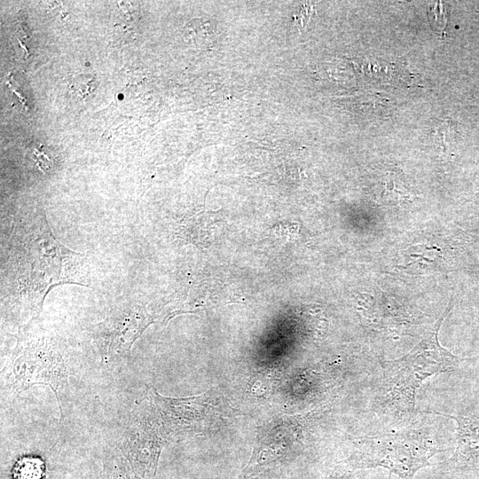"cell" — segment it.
Masks as SVG:
<instances>
[{"label": "cell", "mask_w": 479, "mask_h": 479, "mask_svg": "<svg viewBox=\"0 0 479 479\" xmlns=\"http://www.w3.org/2000/svg\"><path fill=\"white\" fill-rule=\"evenodd\" d=\"M452 300L443 315L407 354L382 363L388 399L399 410L412 412L416 391L425 380L438 373L453 372L465 360L444 348L438 341L440 326L452 307Z\"/></svg>", "instance_id": "1"}, {"label": "cell", "mask_w": 479, "mask_h": 479, "mask_svg": "<svg viewBox=\"0 0 479 479\" xmlns=\"http://www.w3.org/2000/svg\"><path fill=\"white\" fill-rule=\"evenodd\" d=\"M440 449L427 428L404 429L398 432L356 438V449L348 459L351 469L383 467L400 479H413L428 466Z\"/></svg>", "instance_id": "2"}, {"label": "cell", "mask_w": 479, "mask_h": 479, "mask_svg": "<svg viewBox=\"0 0 479 479\" xmlns=\"http://www.w3.org/2000/svg\"><path fill=\"white\" fill-rule=\"evenodd\" d=\"M16 345L4 368V388L18 396L36 384L54 392L60 410L59 388L67 382L68 367L52 340L39 329H20Z\"/></svg>", "instance_id": "3"}, {"label": "cell", "mask_w": 479, "mask_h": 479, "mask_svg": "<svg viewBox=\"0 0 479 479\" xmlns=\"http://www.w3.org/2000/svg\"><path fill=\"white\" fill-rule=\"evenodd\" d=\"M160 422L149 397L135 405L125 428L120 450L137 479H152L162 448Z\"/></svg>", "instance_id": "4"}, {"label": "cell", "mask_w": 479, "mask_h": 479, "mask_svg": "<svg viewBox=\"0 0 479 479\" xmlns=\"http://www.w3.org/2000/svg\"><path fill=\"white\" fill-rule=\"evenodd\" d=\"M153 321L154 317L138 304L113 310L94 332L102 361L112 363L130 358L132 345Z\"/></svg>", "instance_id": "5"}, {"label": "cell", "mask_w": 479, "mask_h": 479, "mask_svg": "<svg viewBox=\"0 0 479 479\" xmlns=\"http://www.w3.org/2000/svg\"><path fill=\"white\" fill-rule=\"evenodd\" d=\"M457 422V445L453 455L440 464L452 470L479 469V417L446 415Z\"/></svg>", "instance_id": "6"}, {"label": "cell", "mask_w": 479, "mask_h": 479, "mask_svg": "<svg viewBox=\"0 0 479 479\" xmlns=\"http://www.w3.org/2000/svg\"><path fill=\"white\" fill-rule=\"evenodd\" d=\"M45 472L43 461L32 456L19 459L12 469L14 479H42Z\"/></svg>", "instance_id": "7"}]
</instances>
